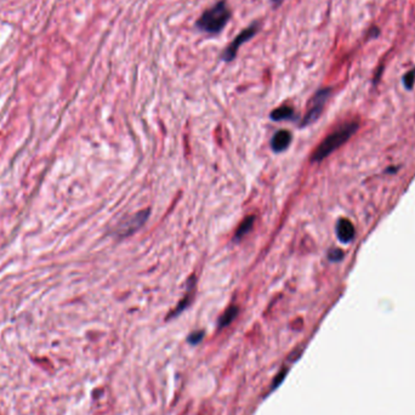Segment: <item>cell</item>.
I'll return each instance as SVG.
<instances>
[{
    "instance_id": "15",
    "label": "cell",
    "mask_w": 415,
    "mask_h": 415,
    "mask_svg": "<svg viewBox=\"0 0 415 415\" xmlns=\"http://www.w3.org/2000/svg\"><path fill=\"white\" fill-rule=\"evenodd\" d=\"M285 374H286V370H283L282 373L278 374V375H277V379H275V382H273V384H272V389H275L276 386H278V385H279L280 382H282L283 377L285 376Z\"/></svg>"
},
{
    "instance_id": "11",
    "label": "cell",
    "mask_w": 415,
    "mask_h": 415,
    "mask_svg": "<svg viewBox=\"0 0 415 415\" xmlns=\"http://www.w3.org/2000/svg\"><path fill=\"white\" fill-rule=\"evenodd\" d=\"M254 221H255L254 216H249V218H245L244 221H243L242 224L239 225V227H238L237 232H235V234H234V239L239 240L240 238L244 237V235L247 234L249 231H250L251 227H253Z\"/></svg>"
},
{
    "instance_id": "5",
    "label": "cell",
    "mask_w": 415,
    "mask_h": 415,
    "mask_svg": "<svg viewBox=\"0 0 415 415\" xmlns=\"http://www.w3.org/2000/svg\"><path fill=\"white\" fill-rule=\"evenodd\" d=\"M149 215V210L146 209V210L140 211V213H136L135 215L130 216L129 219H127L122 225H119V227L117 229V235L124 238L128 237L129 234H133L134 232L138 231L141 226L147 221Z\"/></svg>"
},
{
    "instance_id": "12",
    "label": "cell",
    "mask_w": 415,
    "mask_h": 415,
    "mask_svg": "<svg viewBox=\"0 0 415 415\" xmlns=\"http://www.w3.org/2000/svg\"><path fill=\"white\" fill-rule=\"evenodd\" d=\"M414 82H415V69H412L411 72H408V73L404 76V78H403L404 87H406L407 89H412L414 85Z\"/></svg>"
},
{
    "instance_id": "9",
    "label": "cell",
    "mask_w": 415,
    "mask_h": 415,
    "mask_svg": "<svg viewBox=\"0 0 415 415\" xmlns=\"http://www.w3.org/2000/svg\"><path fill=\"white\" fill-rule=\"evenodd\" d=\"M294 111L291 107L289 106H282L279 108L275 109V111L271 113V118L273 120H277V122H280V120H286L293 118Z\"/></svg>"
},
{
    "instance_id": "8",
    "label": "cell",
    "mask_w": 415,
    "mask_h": 415,
    "mask_svg": "<svg viewBox=\"0 0 415 415\" xmlns=\"http://www.w3.org/2000/svg\"><path fill=\"white\" fill-rule=\"evenodd\" d=\"M194 285H195V277H191L188 280V288H187V293L184 294V298L179 302L178 307L175 309V311L171 313L170 317H175V316H178L179 313H181L189 304H191V300L192 298H193Z\"/></svg>"
},
{
    "instance_id": "13",
    "label": "cell",
    "mask_w": 415,
    "mask_h": 415,
    "mask_svg": "<svg viewBox=\"0 0 415 415\" xmlns=\"http://www.w3.org/2000/svg\"><path fill=\"white\" fill-rule=\"evenodd\" d=\"M342 256H344V253H342L340 249H331L328 253V258L329 260H331V261H340V260L342 259Z\"/></svg>"
},
{
    "instance_id": "2",
    "label": "cell",
    "mask_w": 415,
    "mask_h": 415,
    "mask_svg": "<svg viewBox=\"0 0 415 415\" xmlns=\"http://www.w3.org/2000/svg\"><path fill=\"white\" fill-rule=\"evenodd\" d=\"M357 130V123H347V124L342 125L341 128L334 131V133H331L329 136H326L324 140H323V142L317 147V149L313 153V162H321V160L328 157L329 154L333 153L334 151H336L339 147H341L345 142H347L349 138Z\"/></svg>"
},
{
    "instance_id": "10",
    "label": "cell",
    "mask_w": 415,
    "mask_h": 415,
    "mask_svg": "<svg viewBox=\"0 0 415 415\" xmlns=\"http://www.w3.org/2000/svg\"><path fill=\"white\" fill-rule=\"evenodd\" d=\"M238 315V307L237 306H231L229 310L225 311L224 315L220 317V321H219V326L220 328H224V326H227L233 322V320L237 317Z\"/></svg>"
},
{
    "instance_id": "16",
    "label": "cell",
    "mask_w": 415,
    "mask_h": 415,
    "mask_svg": "<svg viewBox=\"0 0 415 415\" xmlns=\"http://www.w3.org/2000/svg\"><path fill=\"white\" fill-rule=\"evenodd\" d=\"M282 1H283V0H272V2H273V5H275V6H278V5H279Z\"/></svg>"
},
{
    "instance_id": "3",
    "label": "cell",
    "mask_w": 415,
    "mask_h": 415,
    "mask_svg": "<svg viewBox=\"0 0 415 415\" xmlns=\"http://www.w3.org/2000/svg\"><path fill=\"white\" fill-rule=\"evenodd\" d=\"M259 29H260L259 22H254L253 25H250L245 29H243V31L240 32L237 37H235L233 42H232L231 44H230L229 46L224 50V52H222V55H221L222 60H224L225 62H231V61H233L235 58V56H237V52H238V50H239V47L242 46L244 43L249 42V40L253 38V37L258 33Z\"/></svg>"
},
{
    "instance_id": "6",
    "label": "cell",
    "mask_w": 415,
    "mask_h": 415,
    "mask_svg": "<svg viewBox=\"0 0 415 415\" xmlns=\"http://www.w3.org/2000/svg\"><path fill=\"white\" fill-rule=\"evenodd\" d=\"M355 227L347 219H341L336 225V235L341 243H350L355 237Z\"/></svg>"
},
{
    "instance_id": "1",
    "label": "cell",
    "mask_w": 415,
    "mask_h": 415,
    "mask_svg": "<svg viewBox=\"0 0 415 415\" xmlns=\"http://www.w3.org/2000/svg\"><path fill=\"white\" fill-rule=\"evenodd\" d=\"M231 16L232 13L229 4L226 0H221L203 12V15L195 22V27L203 33L215 36L226 27Z\"/></svg>"
},
{
    "instance_id": "4",
    "label": "cell",
    "mask_w": 415,
    "mask_h": 415,
    "mask_svg": "<svg viewBox=\"0 0 415 415\" xmlns=\"http://www.w3.org/2000/svg\"><path fill=\"white\" fill-rule=\"evenodd\" d=\"M329 95H330V90L329 89H323L320 90L311 100V103H310L309 111H307L306 116H305L304 120L301 123V127H307V125L312 124L313 122L318 119V117L322 113L323 108H324V104L328 100Z\"/></svg>"
},
{
    "instance_id": "7",
    "label": "cell",
    "mask_w": 415,
    "mask_h": 415,
    "mask_svg": "<svg viewBox=\"0 0 415 415\" xmlns=\"http://www.w3.org/2000/svg\"><path fill=\"white\" fill-rule=\"evenodd\" d=\"M291 142V134L288 130H279L273 135L271 147L275 152H283Z\"/></svg>"
},
{
    "instance_id": "14",
    "label": "cell",
    "mask_w": 415,
    "mask_h": 415,
    "mask_svg": "<svg viewBox=\"0 0 415 415\" xmlns=\"http://www.w3.org/2000/svg\"><path fill=\"white\" fill-rule=\"evenodd\" d=\"M203 336H204V333H203V331H195V333H193L191 336L188 337V341L193 345L198 344V342L202 341Z\"/></svg>"
}]
</instances>
